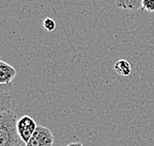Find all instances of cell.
<instances>
[{
	"instance_id": "1",
	"label": "cell",
	"mask_w": 154,
	"mask_h": 146,
	"mask_svg": "<svg viewBox=\"0 0 154 146\" xmlns=\"http://www.w3.org/2000/svg\"><path fill=\"white\" fill-rule=\"evenodd\" d=\"M17 123L18 117L11 111L0 113V146H22Z\"/></svg>"
},
{
	"instance_id": "2",
	"label": "cell",
	"mask_w": 154,
	"mask_h": 146,
	"mask_svg": "<svg viewBox=\"0 0 154 146\" xmlns=\"http://www.w3.org/2000/svg\"><path fill=\"white\" fill-rule=\"evenodd\" d=\"M54 143V136L50 128L38 126L33 136L26 146H52Z\"/></svg>"
},
{
	"instance_id": "3",
	"label": "cell",
	"mask_w": 154,
	"mask_h": 146,
	"mask_svg": "<svg viewBox=\"0 0 154 146\" xmlns=\"http://www.w3.org/2000/svg\"><path fill=\"white\" fill-rule=\"evenodd\" d=\"M17 127H18L19 134L24 143H28L31 137L33 136L34 132L37 129V123L34 120L33 117L29 116H23L18 120V123H17Z\"/></svg>"
},
{
	"instance_id": "4",
	"label": "cell",
	"mask_w": 154,
	"mask_h": 146,
	"mask_svg": "<svg viewBox=\"0 0 154 146\" xmlns=\"http://www.w3.org/2000/svg\"><path fill=\"white\" fill-rule=\"evenodd\" d=\"M16 74L17 71L13 66L3 60L0 61V83L2 85L11 83Z\"/></svg>"
},
{
	"instance_id": "5",
	"label": "cell",
	"mask_w": 154,
	"mask_h": 146,
	"mask_svg": "<svg viewBox=\"0 0 154 146\" xmlns=\"http://www.w3.org/2000/svg\"><path fill=\"white\" fill-rule=\"evenodd\" d=\"M116 5L125 10L138 11L142 9V0H116Z\"/></svg>"
},
{
	"instance_id": "6",
	"label": "cell",
	"mask_w": 154,
	"mask_h": 146,
	"mask_svg": "<svg viewBox=\"0 0 154 146\" xmlns=\"http://www.w3.org/2000/svg\"><path fill=\"white\" fill-rule=\"evenodd\" d=\"M115 70L120 75L129 76L131 73V65L128 60H125V59L118 60L115 63Z\"/></svg>"
},
{
	"instance_id": "7",
	"label": "cell",
	"mask_w": 154,
	"mask_h": 146,
	"mask_svg": "<svg viewBox=\"0 0 154 146\" xmlns=\"http://www.w3.org/2000/svg\"><path fill=\"white\" fill-rule=\"evenodd\" d=\"M11 107V98L5 90H0V113L10 111Z\"/></svg>"
},
{
	"instance_id": "8",
	"label": "cell",
	"mask_w": 154,
	"mask_h": 146,
	"mask_svg": "<svg viewBox=\"0 0 154 146\" xmlns=\"http://www.w3.org/2000/svg\"><path fill=\"white\" fill-rule=\"evenodd\" d=\"M44 28H45V31H48V32H52V31L55 29V22H54V20L50 18V17L45 18L44 20Z\"/></svg>"
},
{
	"instance_id": "9",
	"label": "cell",
	"mask_w": 154,
	"mask_h": 146,
	"mask_svg": "<svg viewBox=\"0 0 154 146\" xmlns=\"http://www.w3.org/2000/svg\"><path fill=\"white\" fill-rule=\"evenodd\" d=\"M142 9L147 12H154V0H142Z\"/></svg>"
},
{
	"instance_id": "10",
	"label": "cell",
	"mask_w": 154,
	"mask_h": 146,
	"mask_svg": "<svg viewBox=\"0 0 154 146\" xmlns=\"http://www.w3.org/2000/svg\"><path fill=\"white\" fill-rule=\"evenodd\" d=\"M66 146H84L82 143H80V142H73V143H69Z\"/></svg>"
}]
</instances>
